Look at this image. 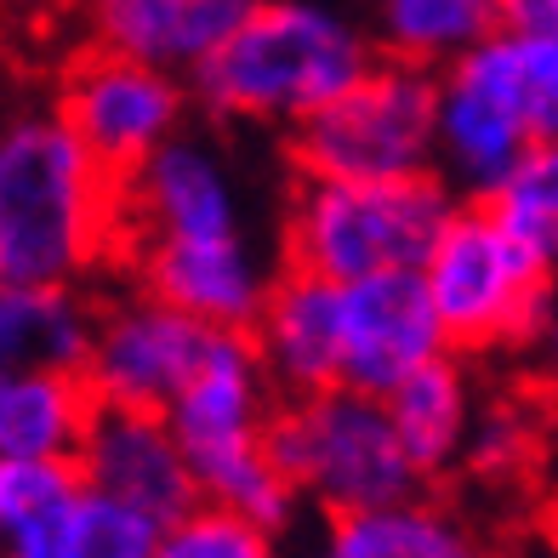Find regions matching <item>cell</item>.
Returning <instances> with one entry per match:
<instances>
[{
    "instance_id": "cell-1",
    "label": "cell",
    "mask_w": 558,
    "mask_h": 558,
    "mask_svg": "<svg viewBox=\"0 0 558 558\" xmlns=\"http://www.w3.org/2000/svg\"><path fill=\"white\" fill-rule=\"evenodd\" d=\"M376 63L365 23L337 0H257L251 17L199 63L194 104L217 120L296 132Z\"/></svg>"
},
{
    "instance_id": "cell-2",
    "label": "cell",
    "mask_w": 558,
    "mask_h": 558,
    "mask_svg": "<svg viewBox=\"0 0 558 558\" xmlns=\"http://www.w3.org/2000/svg\"><path fill=\"white\" fill-rule=\"evenodd\" d=\"M120 240V183L58 114L0 125V279L69 286Z\"/></svg>"
},
{
    "instance_id": "cell-3",
    "label": "cell",
    "mask_w": 558,
    "mask_h": 558,
    "mask_svg": "<svg viewBox=\"0 0 558 558\" xmlns=\"http://www.w3.org/2000/svg\"><path fill=\"white\" fill-rule=\"evenodd\" d=\"M274 411H279V393L268 388L251 337L217 331L206 365L171 399L166 422L177 445H183L199 507H222V513H240L274 530V536H286L302 501L291 496L286 473L274 468V445H268Z\"/></svg>"
},
{
    "instance_id": "cell-4",
    "label": "cell",
    "mask_w": 558,
    "mask_h": 558,
    "mask_svg": "<svg viewBox=\"0 0 558 558\" xmlns=\"http://www.w3.org/2000/svg\"><path fill=\"white\" fill-rule=\"evenodd\" d=\"M456 199L434 171L393 183H314L302 177L286 211V268L360 286L376 274H411L456 217Z\"/></svg>"
},
{
    "instance_id": "cell-5",
    "label": "cell",
    "mask_w": 558,
    "mask_h": 558,
    "mask_svg": "<svg viewBox=\"0 0 558 558\" xmlns=\"http://www.w3.org/2000/svg\"><path fill=\"white\" fill-rule=\"evenodd\" d=\"M274 468L302 507L319 519L371 513L422 490V478L404 456L388 404L353 388H325L308 399H279L274 427Z\"/></svg>"
},
{
    "instance_id": "cell-6",
    "label": "cell",
    "mask_w": 558,
    "mask_h": 558,
    "mask_svg": "<svg viewBox=\"0 0 558 558\" xmlns=\"http://www.w3.org/2000/svg\"><path fill=\"white\" fill-rule=\"evenodd\" d=\"M416 274L427 286L450 353H462V360L507 348L524 353L542 325L553 279V268L507 234L490 217V206H456V217L445 222V234L434 240Z\"/></svg>"
},
{
    "instance_id": "cell-7",
    "label": "cell",
    "mask_w": 558,
    "mask_h": 558,
    "mask_svg": "<svg viewBox=\"0 0 558 558\" xmlns=\"http://www.w3.org/2000/svg\"><path fill=\"white\" fill-rule=\"evenodd\" d=\"M291 160L314 183H393L434 171V74L376 58L337 104L291 132Z\"/></svg>"
},
{
    "instance_id": "cell-8",
    "label": "cell",
    "mask_w": 558,
    "mask_h": 558,
    "mask_svg": "<svg viewBox=\"0 0 558 558\" xmlns=\"http://www.w3.org/2000/svg\"><path fill=\"white\" fill-rule=\"evenodd\" d=\"M530 148L536 143L513 97L507 40L496 29L434 74V177L462 206H485Z\"/></svg>"
},
{
    "instance_id": "cell-9",
    "label": "cell",
    "mask_w": 558,
    "mask_h": 558,
    "mask_svg": "<svg viewBox=\"0 0 558 558\" xmlns=\"http://www.w3.org/2000/svg\"><path fill=\"white\" fill-rule=\"evenodd\" d=\"M217 331L199 319L166 308L160 296L132 291L109 302L104 314H92V342L81 360V383L92 404L109 411H155L166 416L171 399L194 383V371L206 365Z\"/></svg>"
},
{
    "instance_id": "cell-10",
    "label": "cell",
    "mask_w": 558,
    "mask_h": 558,
    "mask_svg": "<svg viewBox=\"0 0 558 558\" xmlns=\"http://www.w3.org/2000/svg\"><path fill=\"white\" fill-rule=\"evenodd\" d=\"M58 120L81 137V148L114 183H125L171 137H183L189 81L183 74H166V69H148V63H132V58H114V52H92L69 69Z\"/></svg>"
},
{
    "instance_id": "cell-11",
    "label": "cell",
    "mask_w": 558,
    "mask_h": 558,
    "mask_svg": "<svg viewBox=\"0 0 558 558\" xmlns=\"http://www.w3.org/2000/svg\"><path fill=\"white\" fill-rule=\"evenodd\" d=\"M120 240L132 245H211L251 240V206L234 160L211 137H171L120 183Z\"/></svg>"
},
{
    "instance_id": "cell-12",
    "label": "cell",
    "mask_w": 558,
    "mask_h": 558,
    "mask_svg": "<svg viewBox=\"0 0 558 558\" xmlns=\"http://www.w3.org/2000/svg\"><path fill=\"white\" fill-rule=\"evenodd\" d=\"M450 342L439 314L427 302L422 274H376L360 286H342V365L337 388L388 399L399 383L445 360Z\"/></svg>"
},
{
    "instance_id": "cell-13",
    "label": "cell",
    "mask_w": 558,
    "mask_h": 558,
    "mask_svg": "<svg viewBox=\"0 0 558 558\" xmlns=\"http://www.w3.org/2000/svg\"><path fill=\"white\" fill-rule=\"evenodd\" d=\"M74 478L97 496L132 507V513H143L160 530L199 507L183 445H177L171 422L155 411H109V404H97L86 422V439L74 450Z\"/></svg>"
},
{
    "instance_id": "cell-14",
    "label": "cell",
    "mask_w": 558,
    "mask_h": 558,
    "mask_svg": "<svg viewBox=\"0 0 558 558\" xmlns=\"http://www.w3.org/2000/svg\"><path fill=\"white\" fill-rule=\"evenodd\" d=\"M251 348L263 360V376L279 399H308L337 388L342 365V286L314 274H274L257 319H251Z\"/></svg>"
},
{
    "instance_id": "cell-15",
    "label": "cell",
    "mask_w": 558,
    "mask_h": 558,
    "mask_svg": "<svg viewBox=\"0 0 558 558\" xmlns=\"http://www.w3.org/2000/svg\"><path fill=\"white\" fill-rule=\"evenodd\" d=\"M257 0H86L97 52L189 74L251 17Z\"/></svg>"
},
{
    "instance_id": "cell-16",
    "label": "cell",
    "mask_w": 558,
    "mask_h": 558,
    "mask_svg": "<svg viewBox=\"0 0 558 558\" xmlns=\"http://www.w3.org/2000/svg\"><path fill=\"white\" fill-rule=\"evenodd\" d=\"M308 558H496L490 542L439 496H404L371 513L325 519Z\"/></svg>"
},
{
    "instance_id": "cell-17",
    "label": "cell",
    "mask_w": 558,
    "mask_h": 558,
    "mask_svg": "<svg viewBox=\"0 0 558 558\" xmlns=\"http://www.w3.org/2000/svg\"><path fill=\"white\" fill-rule=\"evenodd\" d=\"M383 404H388V422H393V434H399L422 485L450 473V468H462L468 427L478 416V388H473V371L462 353H445L427 371H416Z\"/></svg>"
},
{
    "instance_id": "cell-18",
    "label": "cell",
    "mask_w": 558,
    "mask_h": 558,
    "mask_svg": "<svg viewBox=\"0 0 558 558\" xmlns=\"http://www.w3.org/2000/svg\"><path fill=\"white\" fill-rule=\"evenodd\" d=\"M92 411L81 371H0V462L74 468Z\"/></svg>"
},
{
    "instance_id": "cell-19",
    "label": "cell",
    "mask_w": 558,
    "mask_h": 558,
    "mask_svg": "<svg viewBox=\"0 0 558 558\" xmlns=\"http://www.w3.org/2000/svg\"><path fill=\"white\" fill-rule=\"evenodd\" d=\"M501 29V0H371L365 35L376 58L439 74Z\"/></svg>"
},
{
    "instance_id": "cell-20",
    "label": "cell",
    "mask_w": 558,
    "mask_h": 558,
    "mask_svg": "<svg viewBox=\"0 0 558 558\" xmlns=\"http://www.w3.org/2000/svg\"><path fill=\"white\" fill-rule=\"evenodd\" d=\"M92 308L69 286L0 279V371H81Z\"/></svg>"
},
{
    "instance_id": "cell-21",
    "label": "cell",
    "mask_w": 558,
    "mask_h": 558,
    "mask_svg": "<svg viewBox=\"0 0 558 558\" xmlns=\"http://www.w3.org/2000/svg\"><path fill=\"white\" fill-rule=\"evenodd\" d=\"M155 547L160 524L74 485V496L58 501L17 547H7V558H155Z\"/></svg>"
},
{
    "instance_id": "cell-22",
    "label": "cell",
    "mask_w": 558,
    "mask_h": 558,
    "mask_svg": "<svg viewBox=\"0 0 558 558\" xmlns=\"http://www.w3.org/2000/svg\"><path fill=\"white\" fill-rule=\"evenodd\" d=\"M485 206L524 251H536V257L553 268L558 263V143L530 148Z\"/></svg>"
},
{
    "instance_id": "cell-23",
    "label": "cell",
    "mask_w": 558,
    "mask_h": 558,
    "mask_svg": "<svg viewBox=\"0 0 558 558\" xmlns=\"http://www.w3.org/2000/svg\"><path fill=\"white\" fill-rule=\"evenodd\" d=\"M547 450V427L542 416L519 399H490L478 404V416L468 427V450H462V468L485 485H519V478L536 473Z\"/></svg>"
},
{
    "instance_id": "cell-24",
    "label": "cell",
    "mask_w": 558,
    "mask_h": 558,
    "mask_svg": "<svg viewBox=\"0 0 558 558\" xmlns=\"http://www.w3.org/2000/svg\"><path fill=\"white\" fill-rule=\"evenodd\" d=\"M155 558H291L286 536L251 524L240 513H222V507H194L177 524L160 530Z\"/></svg>"
},
{
    "instance_id": "cell-25",
    "label": "cell",
    "mask_w": 558,
    "mask_h": 558,
    "mask_svg": "<svg viewBox=\"0 0 558 558\" xmlns=\"http://www.w3.org/2000/svg\"><path fill=\"white\" fill-rule=\"evenodd\" d=\"M501 40L530 143H558V40L536 29H513V23H501Z\"/></svg>"
},
{
    "instance_id": "cell-26",
    "label": "cell",
    "mask_w": 558,
    "mask_h": 558,
    "mask_svg": "<svg viewBox=\"0 0 558 558\" xmlns=\"http://www.w3.org/2000/svg\"><path fill=\"white\" fill-rule=\"evenodd\" d=\"M74 485L81 478L69 462H0V553L17 547L58 501H69Z\"/></svg>"
},
{
    "instance_id": "cell-27",
    "label": "cell",
    "mask_w": 558,
    "mask_h": 558,
    "mask_svg": "<svg viewBox=\"0 0 558 558\" xmlns=\"http://www.w3.org/2000/svg\"><path fill=\"white\" fill-rule=\"evenodd\" d=\"M530 365H536V376L558 393V263H553V279H547V302H542V325L536 337H530Z\"/></svg>"
},
{
    "instance_id": "cell-28",
    "label": "cell",
    "mask_w": 558,
    "mask_h": 558,
    "mask_svg": "<svg viewBox=\"0 0 558 558\" xmlns=\"http://www.w3.org/2000/svg\"><path fill=\"white\" fill-rule=\"evenodd\" d=\"M501 23H513V29H536V35H553L558 40V0H507Z\"/></svg>"
},
{
    "instance_id": "cell-29",
    "label": "cell",
    "mask_w": 558,
    "mask_h": 558,
    "mask_svg": "<svg viewBox=\"0 0 558 558\" xmlns=\"http://www.w3.org/2000/svg\"><path fill=\"white\" fill-rule=\"evenodd\" d=\"M553 524H558V485H553Z\"/></svg>"
},
{
    "instance_id": "cell-30",
    "label": "cell",
    "mask_w": 558,
    "mask_h": 558,
    "mask_svg": "<svg viewBox=\"0 0 558 558\" xmlns=\"http://www.w3.org/2000/svg\"><path fill=\"white\" fill-rule=\"evenodd\" d=\"M501 7H507V0H501Z\"/></svg>"
},
{
    "instance_id": "cell-31",
    "label": "cell",
    "mask_w": 558,
    "mask_h": 558,
    "mask_svg": "<svg viewBox=\"0 0 558 558\" xmlns=\"http://www.w3.org/2000/svg\"><path fill=\"white\" fill-rule=\"evenodd\" d=\"M0 558H7V553H0Z\"/></svg>"
}]
</instances>
